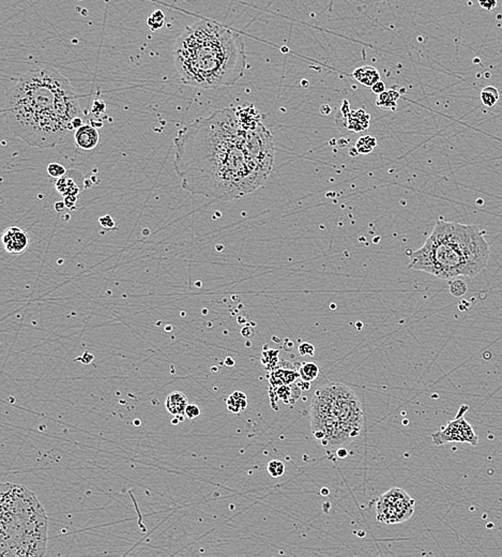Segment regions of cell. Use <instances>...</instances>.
I'll return each mask as SVG.
<instances>
[{
    "label": "cell",
    "mask_w": 502,
    "mask_h": 557,
    "mask_svg": "<svg viewBox=\"0 0 502 557\" xmlns=\"http://www.w3.org/2000/svg\"><path fill=\"white\" fill-rule=\"evenodd\" d=\"M189 404L186 395L181 391H173L167 397L165 406L171 415L180 416L186 412V408Z\"/></svg>",
    "instance_id": "9a60e30c"
},
{
    "label": "cell",
    "mask_w": 502,
    "mask_h": 557,
    "mask_svg": "<svg viewBox=\"0 0 502 557\" xmlns=\"http://www.w3.org/2000/svg\"><path fill=\"white\" fill-rule=\"evenodd\" d=\"M172 56L181 82L200 89L233 86L246 66L242 38L209 20L188 27L173 44Z\"/></svg>",
    "instance_id": "3957f363"
},
{
    "label": "cell",
    "mask_w": 502,
    "mask_h": 557,
    "mask_svg": "<svg viewBox=\"0 0 502 557\" xmlns=\"http://www.w3.org/2000/svg\"><path fill=\"white\" fill-rule=\"evenodd\" d=\"M185 415L189 418V419H194V418H197L199 415H200V409L197 405L195 404H188L187 408H186V412Z\"/></svg>",
    "instance_id": "4316f807"
},
{
    "label": "cell",
    "mask_w": 502,
    "mask_h": 557,
    "mask_svg": "<svg viewBox=\"0 0 502 557\" xmlns=\"http://www.w3.org/2000/svg\"><path fill=\"white\" fill-rule=\"evenodd\" d=\"M299 375V371L293 366V364L288 362L281 361L278 362L277 366L271 370L268 374L267 378L269 379L270 386L272 387H278L283 385H289V384H294Z\"/></svg>",
    "instance_id": "8fae6325"
},
{
    "label": "cell",
    "mask_w": 502,
    "mask_h": 557,
    "mask_svg": "<svg viewBox=\"0 0 502 557\" xmlns=\"http://www.w3.org/2000/svg\"><path fill=\"white\" fill-rule=\"evenodd\" d=\"M146 24H147V26H148V28L150 30L158 31V30L162 29V28L164 27V25H165V14H164L163 11H161V10L154 11L147 18Z\"/></svg>",
    "instance_id": "44dd1931"
},
{
    "label": "cell",
    "mask_w": 502,
    "mask_h": 557,
    "mask_svg": "<svg viewBox=\"0 0 502 557\" xmlns=\"http://www.w3.org/2000/svg\"><path fill=\"white\" fill-rule=\"evenodd\" d=\"M75 145L82 150L90 151L96 148L100 142V134L96 128L92 127L91 124L84 123L75 132Z\"/></svg>",
    "instance_id": "7c38bea8"
},
{
    "label": "cell",
    "mask_w": 502,
    "mask_h": 557,
    "mask_svg": "<svg viewBox=\"0 0 502 557\" xmlns=\"http://www.w3.org/2000/svg\"><path fill=\"white\" fill-rule=\"evenodd\" d=\"M298 351L301 356H314L315 355L314 345L308 342H303L299 345Z\"/></svg>",
    "instance_id": "484cf974"
},
{
    "label": "cell",
    "mask_w": 502,
    "mask_h": 557,
    "mask_svg": "<svg viewBox=\"0 0 502 557\" xmlns=\"http://www.w3.org/2000/svg\"><path fill=\"white\" fill-rule=\"evenodd\" d=\"M277 356H278V351H275V350H269V352L265 351L263 353L262 362L267 367V369L271 371L278 364Z\"/></svg>",
    "instance_id": "603a6c76"
},
{
    "label": "cell",
    "mask_w": 502,
    "mask_h": 557,
    "mask_svg": "<svg viewBox=\"0 0 502 557\" xmlns=\"http://www.w3.org/2000/svg\"><path fill=\"white\" fill-rule=\"evenodd\" d=\"M173 167L192 195L224 201L263 187L273 167L274 144L264 126L246 130L236 109H223L179 130Z\"/></svg>",
    "instance_id": "6da1fadb"
},
{
    "label": "cell",
    "mask_w": 502,
    "mask_h": 557,
    "mask_svg": "<svg viewBox=\"0 0 502 557\" xmlns=\"http://www.w3.org/2000/svg\"><path fill=\"white\" fill-rule=\"evenodd\" d=\"M48 517L37 495L21 484L0 486V556H43Z\"/></svg>",
    "instance_id": "5b68a950"
},
{
    "label": "cell",
    "mask_w": 502,
    "mask_h": 557,
    "mask_svg": "<svg viewBox=\"0 0 502 557\" xmlns=\"http://www.w3.org/2000/svg\"><path fill=\"white\" fill-rule=\"evenodd\" d=\"M409 257L410 269L442 280L475 276L487 265L489 246L475 225L438 221L425 243Z\"/></svg>",
    "instance_id": "277c9868"
},
{
    "label": "cell",
    "mask_w": 502,
    "mask_h": 557,
    "mask_svg": "<svg viewBox=\"0 0 502 557\" xmlns=\"http://www.w3.org/2000/svg\"><path fill=\"white\" fill-rule=\"evenodd\" d=\"M372 91L375 93V94H381L382 92L385 91V84L381 81L377 82L375 85L372 86Z\"/></svg>",
    "instance_id": "f546056e"
},
{
    "label": "cell",
    "mask_w": 502,
    "mask_h": 557,
    "mask_svg": "<svg viewBox=\"0 0 502 557\" xmlns=\"http://www.w3.org/2000/svg\"><path fill=\"white\" fill-rule=\"evenodd\" d=\"M301 387L297 384H289V385H283L278 387L270 386L269 396L271 399V403H274L277 400H283L286 404H295V403L301 397Z\"/></svg>",
    "instance_id": "4fadbf2b"
},
{
    "label": "cell",
    "mask_w": 502,
    "mask_h": 557,
    "mask_svg": "<svg viewBox=\"0 0 502 557\" xmlns=\"http://www.w3.org/2000/svg\"><path fill=\"white\" fill-rule=\"evenodd\" d=\"M99 222H100V224H101L104 228H106V229H111V228H113V227L115 226V222H114L113 218H112L111 216H109V215H107V216H104V217H101V218L99 219Z\"/></svg>",
    "instance_id": "f1b7e54d"
},
{
    "label": "cell",
    "mask_w": 502,
    "mask_h": 557,
    "mask_svg": "<svg viewBox=\"0 0 502 557\" xmlns=\"http://www.w3.org/2000/svg\"><path fill=\"white\" fill-rule=\"evenodd\" d=\"M226 404H227V409L230 412L238 414V412L242 411L246 408L247 398L245 396V393L241 391H235L233 395H230L229 398L227 399Z\"/></svg>",
    "instance_id": "e0dca14e"
},
{
    "label": "cell",
    "mask_w": 502,
    "mask_h": 557,
    "mask_svg": "<svg viewBox=\"0 0 502 557\" xmlns=\"http://www.w3.org/2000/svg\"><path fill=\"white\" fill-rule=\"evenodd\" d=\"M337 454H339V457H340V458H346V457H347V454H348V452H347V450H346L345 448L342 447V448L337 449Z\"/></svg>",
    "instance_id": "4dcf8cb0"
},
{
    "label": "cell",
    "mask_w": 502,
    "mask_h": 557,
    "mask_svg": "<svg viewBox=\"0 0 502 557\" xmlns=\"http://www.w3.org/2000/svg\"><path fill=\"white\" fill-rule=\"evenodd\" d=\"M3 243L8 253L19 255L27 251L29 247V238L23 229L12 226L5 230Z\"/></svg>",
    "instance_id": "30bf717a"
},
{
    "label": "cell",
    "mask_w": 502,
    "mask_h": 557,
    "mask_svg": "<svg viewBox=\"0 0 502 557\" xmlns=\"http://www.w3.org/2000/svg\"><path fill=\"white\" fill-rule=\"evenodd\" d=\"M285 464L281 460H271L267 464V470L269 475L273 478H278L285 474Z\"/></svg>",
    "instance_id": "7402d4cb"
},
{
    "label": "cell",
    "mask_w": 502,
    "mask_h": 557,
    "mask_svg": "<svg viewBox=\"0 0 502 557\" xmlns=\"http://www.w3.org/2000/svg\"><path fill=\"white\" fill-rule=\"evenodd\" d=\"M468 408L469 407L466 405L461 406L458 415L454 420L450 421L445 428H441L439 431L435 432L432 435L433 443L437 446L448 443H469L472 446H478L479 437L477 436L474 428L464 418L465 412Z\"/></svg>",
    "instance_id": "ba28073f"
},
{
    "label": "cell",
    "mask_w": 502,
    "mask_h": 557,
    "mask_svg": "<svg viewBox=\"0 0 502 557\" xmlns=\"http://www.w3.org/2000/svg\"><path fill=\"white\" fill-rule=\"evenodd\" d=\"M353 79L359 82L365 87H372L377 82L380 81V73L378 70L371 65H364L356 68L352 73Z\"/></svg>",
    "instance_id": "5bb4252c"
},
{
    "label": "cell",
    "mask_w": 502,
    "mask_h": 557,
    "mask_svg": "<svg viewBox=\"0 0 502 557\" xmlns=\"http://www.w3.org/2000/svg\"><path fill=\"white\" fill-rule=\"evenodd\" d=\"M336 118H343L345 128L350 132L365 131L370 126V115L364 110L351 111L348 101H343Z\"/></svg>",
    "instance_id": "9c48e42d"
},
{
    "label": "cell",
    "mask_w": 502,
    "mask_h": 557,
    "mask_svg": "<svg viewBox=\"0 0 502 557\" xmlns=\"http://www.w3.org/2000/svg\"><path fill=\"white\" fill-rule=\"evenodd\" d=\"M77 95L54 68L29 71L7 92L4 116L9 129L29 146L54 148L74 130L80 117Z\"/></svg>",
    "instance_id": "7a4b0ae2"
},
{
    "label": "cell",
    "mask_w": 502,
    "mask_h": 557,
    "mask_svg": "<svg viewBox=\"0 0 502 557\" xmlns=\"http://www.w3.org/2000/svg\"><path fill=\"white\" fill-rule=\"evenodd\" d=\"M401 97V94L394 89L385 90L381 94L377 95V100H376V105L382 110H390L395 111L398 108V101Z\"/></svg>",
    "instance_id": "2e32d148"
},
{
    "label": "cell",
    "mask_w": 502,
    "mask_h": 557,
    "mask_svg": "<svg viewBox=\"0 0 502 557\" xmlns=\"http://www.w3.org/2000/svg\"><path fill=\"white\" fill-rule=\"evenodd\" d=\"M414 512V499L403 489L392 488L382 494L376 505V518L383 524H400Z\"/></svg>",
    "instance_id": "52a82bcc"
},
{
    "label": "cell",
    "mask_w": 502,
    "mask_h": 557,
    "mask_svg": "<svg viewBox=\"0 0 502 557\" xmlns=\"http://www.w3.org/2000/svg\"><path fill=\"white\" fill-rule=\"evenodd\" d=\"M225 364H226V366H228V367H230V366H234V364H235V361H234V359H233V358H230V357H228V358H226V360H225Z\"/></svg>",
    "instance_id": "1f68e13d"
},
{
    "label": "cell",
    "mask_w": 502,
    "mask_h": 557,
    "mask_svg": "<svg viewBox=\"0 0 502 557\" xmlns=\"http://www.w3.org/2000/svg\"><path fill=\"white\" fill-rule=\"evenodd\" d=\"M478 3L486 11H491L497 7V0H478Z\"/></svg>",
    "instance_id": "83f0119b"
},
{
    "label": "cell",
    "mask_w": 502,
    "mask_h": 557,
    "mask_svg": "<svg viewBox=\"0 0 502 557\" xmlns=\"http://www.w3.org/2000/svg\"><path fill=\"white\" fill-rule=\"evenodd\" d=\"M499 97L500 93L494 86H486L481 91V101L487 108L495 107L499 100Z\"/></svg>",
    "instance_id": "d6986e66"
},
{
    "label": "cell",
    "mask_w": 502,
    "mask_h": 557,
    "mask_svg": "<svg viewBox=\"0 0 502 557\" xmlns=\"http://www.w3.org/2000/svg\"><path fill=\"white\" fill-rule=\"evenodd\" d=\"M310 415L315 438L328 449H339L351 443L363 429L361 403L355 393L341 382H331L316 390Z\"/></svg>",
    "instance_id": "8992f818"
},
{
    "label": "cell",
    "mask_w": 502,
    "mask_h": 557,
    "mask_svg": "<svg viewBox=\"0 0 502 557\" xmlns=\"http://www.w3.org/2000/svg\"><path fill=\"white\" fill-rule=\"evenodd\" d=\"M48 175L54 178H62L66 174V169L59 163H51L47 166Z\"/></svg>",
    "instance_id": "cb8c5ba5"
},
{
    "label": "cell",
    "mask_w": 502,
    "mask_h": 557,
    "mask_svg": "<svg viewBox=\"0 0 502 557\" xmlns=\"http://www.w3.org/2000/svg\"><path fill=\"white\" fill-rule=\"evenodd\" d=\"M299 375L303 381L311 382L315 380L319 374V368L314 362H305L301 364L300 368L298 369Z\"/></svg>",
    "instance_id": "ac0fdd59"
},
{
    "label": "cell",
    "mask_w": 502,
    "mask_h": 557,
    "mask_svg": "<svg viewBox=\"0 0 502 557\" xmlns=\"http://www.w3.org/2000/svg\"><path fill=\"white\" fill-rule=\"evenodd\" d=\"M376 145H377V142H376V138L374 136L365 135V136L360 137L359 141L356 142L354 149L356 150V152L359 153V155L365 156V155H369V153H371L374 150V148L376 147Z\"/></svg>",
    "instance_id": "ffe728a7"
},
{
    "label": "cell",
    "mask_w": 502,
    "mask_h": 557,
    "mask_svg": "<svg viewBox=\"0 0 502 557\" xmlns=\"http://www.w3.org/2000/svg\"><path fill=\"white\" fill-rule=\"evenodd\" d=\"M450 290H451V293L456 296V297H459V296H462L466 291H467V286L465 284L464 281H460V280H456V281H453L450 283Z\"/></svg>",
    "instance_id": "d4e9b609"
}]
</instances>
